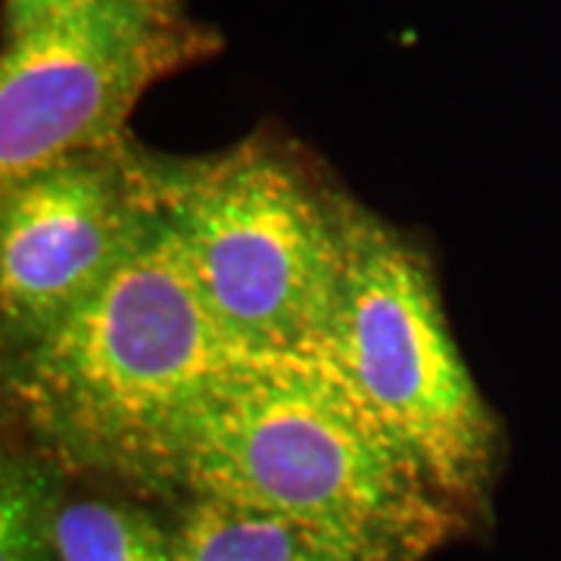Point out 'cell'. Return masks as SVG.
Here are the masks:
<instances>
[{"label":"cell","instance_id":"2","mask_svg":"<svg viewBox=\"0 0 561 561\" xmlns=\"http://www.w3.org/2000/svg\"><path fill=\"white\" fill-rule=\"evenodd\" d=\"M247 350L221 328L160 221L101 290L3 359L10 415L76 481L153 500L162 459Z\"/></svg>","mask_w":561,"mask_h":561},{"label":"cell","instance_id":"6","mask_svg":"<svg viewBox=\"0 0 561 561\" xmlns=\"http://www.w3.org/2000/svg\"><path fill=\"white\" fill-rule=\"evenodd\" d=\"M160 221L153 153L131 140L47 162L0 191L3 356L91 300Z\"/></svg>","mask_w":561,"mask_h":561},{"label":"cell","instance_id":"9","mask_svg":"<svg viewBox=\"0 0 561 561\" xmlns=\"http://www.w3.org/2000/svg\"><path fill=\"white\" fill-rule=\"evenodd\" d=\"M84 0H3V32H20L32 22L47 20L60 10L79 7Z\"/></svg>","mask_w":561,"mask_h":561},{"label":"cell","instance_id":"1","mask_svg":"<svg viewBox=\"0 0 561 561\" xmlns=\"http://www.w3.org/2000/svg\"><path fill=\"white\" fill-rule=\"evenodd\" d=\"M153 500H221L421 561L474 522L421 474L328 346L243 353L181 424Z\"/></svg>","mask_w":561,"mask_h":561},{"label":"cell","instance_id":"5","mask_svg":"<svg viewBox=\"0 0 561 561\" xmlns=\"http://www.w3.org/2000/svg\"><path fill=\"white\" fill-rule=\"evenodd\" d=\"M184 0H84L10 32L0 54V191L81 150L125 140L157 81L219 54Z\"/></svg>","mask_w":561,"mask_h":561},{"label":"cell","instance_id":"7","mask_svg":"<svg viewBox=\"0 0 561 561\" xmlns=\"http://www.w3.org/2000/svg\"><path fill=\"white\" fill-rule=\"evenodd\" d=\"M172 561H383L319 527L221 500H181Z\"/></svg>","mask_w":561,"mask_h":561},{"label":"cell","instance_id":"4","mask_svg":"<svg viewBox=\"0 0 561 561\" xmlns=\"http://www.w3.org/2000/svg\"><path fill=\"white\" fill-rule=\"evenodd\" d=\"M324 346L421 474L486 522L505 459L500 415L453 337L431 256L350 194Z\"/></svg>","mask_w":561,"mask_h":561},{"label":"cell","instance_id":"8","mask_svg":"<svg viewBox=\"0 0 561 561\" xmlns=\"http://www.w3.org/2000/svg\"><path fill=\"white\" fill-rule=\"evenodd\" d=\"M69 474L38 449H7L0 465V561H57V505Z\"/></svg>","mask_w":561,"mask_h":561},{"label":"cell","instance_id":"3","mask_svg":"<svg viewBox=\"0 0 561 561\" xmlns=\"http://www.w3.org/2000/svg\"><path fill=\"white\" fill-rule=\"evenodd\" d=\"M157 197L203 300L247 353L328 337L343 265V194L287 144L256 135L221 153H153Z\"/></svg>","mask_w":561,"mask_h":561}]
</instances>
